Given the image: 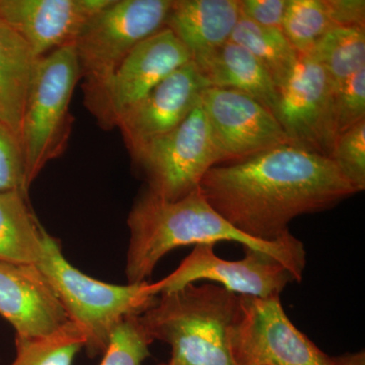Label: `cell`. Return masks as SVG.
Instances as JSON below:
<instances>
[{
    "label": "cell",
    "instance_id": "obj_1",
    "mask_svg": "<svg viewBox=\"0 0 365 365\" xmlns=\"http://www.w3.org/2000/svg\"><path fill=\"white\" fill-rule=\"evenodd\" d=\"M199 190L232 227L263 242L289 235L288 225L297 216L328 210L359 193L331 158L292 144L216 165Z\"/></svg>",
    "mask_w": 365,
    "mask_h": 365
},
{
    "label": "cell",
    "instance_id": "obj_2",
    "mask_svg": "<svg viewBox=\"0 0 365 365\" xmlns=\"http://www.w3.org/2000/svg\"><path fill=\"white\" fill-rule=\"evenodd\" d=\"M129 237L126 273L128 283L150 277L158 262L173 250L189 245L235 242L244 248L273 255L300 281L307 264L304 244L292 234L275 242H263L242 234L204 199L200 190L175 201L163 200L144 191L127 220Z\"/></svg>",
    "mask_w": 365,
    "mask_h": 365
},
{
    "label": "cell",
    "instance_id": "obj_3",
    "mask_svg": "<svg viewBox=\"0 0 365 365\" xmlns=\"http://www.w3.org/2000/svg\"><path fill=\"white\" fill-rule=\"evenodd\" d=\"M240 309V295L220 285L194 283L158 295L139 316L153 339L170 347L165 365H235L230 333Z\"/></svg>",
    "mask_w": 365,
    "mask_h": 365
},
{
    "label": "cell",
    "instance_id": "obj_4",
    "mask_svg": "<svg viewBox=\"0 0 365 365\" xmlns=\"http://www.w3.org/2000/svg\"><path fill=\"white\" fill-rule=\"evenodd\" d=\"M37 266L51 283L69 321L85 336V349L91 357L105 352L120 322L140 316L158 297L148 281L116 285L81 272L66 260L58 240L47 232Z\"/></svg>",
    "mask_w": 365,
    "mask_h": 365
},
{
    "label": "cell",
    "instance_id": "obj_5",
    "mask_svg": "<svg viewBox=\"0 0 365 365\" xmlns=\"http://www.w3.org/2000/svg\"><path fill=\"white\" fill-rule=\"evenodd\" d=\"M79 79L81 69L73 45L40 58L21 128L29 188L45 165L66 150L73 122L71 98Z\"/></svg>",
    "mask_w": 365,
    "mask_h": 365
},
{
    "label": "cell",
    "instance_id": "obj_6",
    "mask_svg": "<svg viewBox=\"0 0 365 365\" xmlns=\"http://www.w3.org/2000/svg\"><path fill=\"white\" fill-rule=\"evenodd\" d=\"M172 0H110L86 21L73 47L83 96L97 91L129 53L165 28Z\"/></svg>",
    "mask_w": 365,
    "mask_h": 365
},
{
    "label": "cell",
    "instance_id": "obj_7",
    "mask_svg": "<svg viewBox=\"0 0 365 365\" xmlns=\"http://www.w3.org/2000/svg\"><path fill=\"white\" fill-rule=\"evenodd\" d=\"M130 153L146 191L168 201L199 190L206 173L218 165L201 101L176 128Z\"/></svg>",
    "mask_w": 365,
    "mask_h": 365
},
{
    "label": "cell",
    "instance_id": "obj_8",
    "mask_svg": "<svg viewBox=\"0 0 365 365\" xmlns=\"http://www.w3.org/2000/svg\"><path fill=\"white\" fill-rule=\"evenodd\" d=\"M230 345L235 365H334L288 319L280 297L240 295Z\"/></svg>",
    "mask_w": 365,
    "mask_h": 365
},
{
    "label": "cell",
    "instance_id": "obj_9",
    "mask_svg": "<svg viewBox=\"0 0 365 365\" xmlns=\"http://www.w3.org/2000/svg\"><path fill=\"white\" fill-rule=\"evenodd\" d=\"M191 55L169 29L136 46L85 104L102 128H115L122 118L168 76L191 61Z\"/></svg>",
    "mask_w": 365,
    "mask_h": 365
},
{
    "label": "cell",
    "instance_id": "obj_10",
    "mask_svg": "<svg viewBox=\"0 0 365 365\" xmlns=\"http://www.w3.org/2000/svg\"><path fill=\"white\" fill-rule=\"evenodd\" d=\"M274 116L292 145L331 158L338 133L335 88L325 69L311 57L299 55L289 78L277 90Z\"/></svg>",
    "mask_w": 365,
    "mask_h": 365
},
{
    "label": "cell",
    "instance_id": "obj_11",
    "mask_svg": "<svg viewBox=\"0 0 365 365\" xmlns=\"http://www.w3.org/2000/svg\"><path fill=\"white\" fill-rule=\"evenodd\" d=\"M215 245H197L179 267L163 279L153 283L157 295L177 292L196 281L220 283L223 288L242 297H280L289 283L299 278L273 255L251 248H244V259L227 261L213 251Z\"/></svg>",
    "mask_w": 365,
    "mask_h": 365
},
{
    "label": "cell",
    "instance_id": "obj_12",
    "mask_svg": "<svg viewBox=\"0 0 365 365\" xmlns=\"http://www.w3.org/2000/svg\"><path fill=\"white\" fill-rule=\"evenodd\" d=\"M201 106L218 163L244 162L290 144L273 113L241 91L209 86Z\"/></svg>",
    "mask_w": 365,
    "mask_h": 365
},
{
    "label": "cell",
    "instance_id": "obj_13",
    "mask_svg": "<svg viewBox=\"0 0 365 365\" xmlns=\"http://www.w3.org/2000/svg\"><path fill=\"white\" fill-rule=\"evenodd\" d=\"M209 86L192 60L172 72L118 124L129 151L179 126L200 104Z\"/></svg>",
    "mask_w": 365,
    "mask_h": 365
},
{
    "label": "cell",
    "instance_id": "obj_14",
    "mask_svg": "<svg viewBox=\"0 0 365 365\" xmlns=\"http://www.w3.org/2000/svg\"><path fill=\"white\" fill-rule=\"evenodd\" d=\"M110 0H0V21L39 58L71 46L93 14Z\"/></svg>",
    "mask_w": 365,
    "mask_h": 365
},
{
    "label": "cell",
    "instance_id": "obj_15",
    "mask_svg": "<svg viewBox=\"0 0 365 365\" xmlns=\"http://www.w3.org/2000/svg\"><path fill=\"white\" fill-rule=\"evenodd\" d=\"M0 316L16 337L49 335L69 321L51 283L37 265L0 261Z\"/></svg>",
    "mask_w": 365,
    "mask_h": 365
},
{
    "label": "cell",
    "instance_id": "obj_16",
    "mask_svg": "<svg viewBox=\"0 0 365 365\" xmlns=\"http://www.w3.org/2000/svg\"><path fill=\"white\" fill-rule=\"evenodd\" d=\"M240 18V0H172L165 28L196 62L230 40Z\"/></svg>",
    "mask_w": 365,
    "mask_h": 365
},
{
    "label": "cell",
    "instance_id": "obj_17",
    "mask_svg": "<svg viewBox=\"0 0 365 365\" xmlns=\"http://www.w3.org/2000/svg\"><path fill=\"white\" fill-rule=\"evenodd\" d=\"M194 63L209 86L241 91L275 113L277 88L260 62L242 46L230 40Z\"/></svg>",
    "mask_w": 365,
    "mask_h": 365
},
{
    "label": "cell",
    "instance_id": "obj_18",
    "mask_svg": "<svg viewBox=\"0 0 365 365\" xmlns=\"http://www.w3.org/2000/svg\"><path fill=\"white\" fill-rule=\"evenodd\" d=\"M39 60L28 43L0 21V122L20 140L24 111Z\"/></svg>",
    "mask_w": 365,
    "mask_h": 365
},
{
    "label": "cell",
    "instance_id": "obj_19",
    "mask_svg": "<svg viewBox=\"0 0 365 365\" xmlns=\"http://www.w3.org/2000/svg\"><path fill=\"white\" fill-rule=\"evenodd\" d=\"M46 230L21 191L0 192V261L37 265L44 253Z\"/></svg>",
    "mask_w": 365,
    "mask_h": 365
},
{
    "label": "cell",
    "instance_id": "obj_20",
    "mask_svg": "<svg viewBox=\"0 0 365 365\" xmlns=\"http://www.w3.org/2000/svg\"><path fill=\"white\" fill-rule=\"evenodd\" d=\"M230 41L242 46L260 62L276 88L292 76L299 55L281 31L264 28L240 18Z\"/></svg>",
    "mask_w": 365,
    "mask_h": 365
},
{
    "label": "cell",
    "instance_id": "obj_21",
    "mask_svg": "<svg viewBox=\"0 0 365 365\" xmlns=\"http://www.w3.org/2000/svg\"><path fill=\"white\" fill-rule=\"evenodd\" d=\"M307 56L325 69L336 91L365 68V29L334 28Z\"/></svg>",
    "mask_w": 365,
    "mask_h": 365
},
{
    "label": "cell",
    "instance_id": "obj_22",
    "mask_svg": "<svg viewBox=\"0 0 365 365\" xmlns=\"http://www.w3.org/2000/svg\"><path fill=\"white\" fill-rule=\"evenodd\" d=\"M85 345L81 329L68 321L49 335L16 337V357L9 365H72Z\"/></svg>",
    "mask_w": 365,
    "mask_h": 365
},
{
    "label": "cell",
    "instance_id": "obj_23",
    "mask_svg": "<svg viewBox=\"0 0 365 365\" xmlns=\"http://www.w3.org/2000/svg\"><path fill=\"white\" fill-rule=\"evenodd\" d=\"M334 28L324 0H287L282 33L297 54L309 55Z\"/></svg>",
    "mask_w": 365,
    "mask_h": 365
},
{
    "label": "cell",
    "instance_id": "obj_24",
    "mask_svg": "<svg viewBox=\"0 0 365 365\" xmlns=\"http://www.w3.org/2000/svg\"><path fill=\"white\" fill-rule=\"evenodd\" d=\"M153 343L139 316L127 317L113 331L100 365H143Z\"/></svg>",
    "mask_w": 365,
    "mask_h": 365
},
{
    "label": "cell",
    "instance_id": "obj_25",
    "mask_svg": "<svg viewBox=\"0 0 365 365\" xmlns=\"http://www.w3.org/2000/svg\"><path fill=\"white\" fill-rule=\"evenodd\" d=\"M331 160L359 193L364 191L365 120L338 135Z\"/></svg>",
    "mask_w": 365,
    "mask_h": 365
},
{
    "label": "cell",
    "instance_id": "obj_26",
    "mask_svg": "<svg viewBox=\"0 0 365 365\" xmlns=\"http://www.w3.org/2000/svg\"><path fill=\"white\" fill-rule=\"evenodd\" d=\"M28 194L25 160L20 138L0 122V192Z\"/></svg>",
    "mask_w": 365,
    "mask_h": 365
},
{
    "label": "cell",
    "instance_id": "obj_27",
    "mask_svg": "<svg viewBox=\"0 0 365 365\" xmlns=\"http://www.w3.org/2000/svg\"><path fill=\"white\" fill-rule=\"evenodd\" d=\"M334 111L339 134L365 120V68L335 91Z\"/></svg>",
    "mask_w": 365,
    "mask_h": 365
},
{
    "label": "cell",
    "instance_id": "obj_28",
    "mask_svg": "<svg viewBox=\"0 0 365 365\" xmlns=\"http://www.w3.org/2000/svg\"><path fill=\"white\" fill-rule=\"evenodd\" d=\"M287 6V0H240V14L256 25L282 32Z\"/></svg>",
    "mask_w": 365,
    "mask_h": 365
},
{
    "label": "cell",
    "instance_id": "obj_29",
    "mask_svg": "<svg viewBox=\"0 0 365 365\" xmlns=\"http://www.w3.org/2000/svg\"><path fill=\"white\" fill-rule=\"evenodd\" d=\"M336 28L365 29L364 0H324Z\"/></svg>",
    "mask_w": 365,
    "mask_h": 365
},
{
    "label": "cell",
    "instance_id": "obj_30",
    "mask_svg": "<svg viewBox=\"0 0 365 365\" xmlns=\"http://www.w3.org/2000/svg\"><path fill=\"white\" fill-rule=\"evenodd\" d=\"M333 361L334 365H365L364 351L334 356Z\"/></svg>",
    "mask_w": 365,
    "mask_h": 365
}]
</instances>
